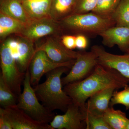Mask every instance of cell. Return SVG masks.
Listing matches in <instances>:
<instances>
[{
  "mask_svg": "<svg viewBox=\"0 0 129 129\" xmlns=\"http://www.w3.org/2000/svg\"><path fill=\"white\" fill-rule=\"evenodd\" d=\"M129 79L113 69L98 64L85 79L64 86L63 89L73 103L84 109L88 99L95 93L108 88L121 89L128 85Z\"/></svg>",
  "mask_w": 129,
  "mask_h": 129,
  "instance_id": "cell-1",
  "label": "cell"
},
{
  "mask_svg": "<svg viewBox=\"0 0 129 129\" xmlns=\"http://www.w3.org/2000/svg\"><path fill=\"white\" fill-rule=\"evenodd\" d=\"M70 69L66 67L57 68L46 74V80L44 83L34 87L39 100L51 111L58 109L65 112L73 102L62 88L61 78L63 74Z\"/></svg>",
  "mask_w": 129,
  "mask_h": 129,
  "instance_id": "cell-2",
  "label": "cell"
},
{
  "mask_svg": "<svg viewBox=\"0 0 129 129\" xmlns=\"http://www.w3.org/2000/svg\"><path fill=\"white\" fill-rule=\"evenodd\" d=\"M60 21L61 24L67 29L90 36L99 35L106 29L115 25L112 18L102 17L91 12L83 14L72 13Z\"/></svg>",
  "mask_w": 129,
  "mask_h": 129,
  "instance_id": "cell-3",
  "label": "cell"
},
{
  "mask_svg": "<svg viewBox=\"0 0 129 129\" xmlns=\"http://www.w3.org/2000/svg\"><path fill=\"white\" fill-rule=\"evenodd\" d=\"M28 70L25 72L23 92L18 97V107L34 120L42 123L50 124L55 114L40 103L30 83Z\"/></svg>",
  "mask_w": 129,
  "mask_h": 129,
  "instance_id": "cell-4",
  "label": "cell"
},
{
  "mask_svg": "<svg viewBox=\"0 0 129 129\" xmlns=\"http://www.w3.org/2000/svg\"><path fill=\"white\" fill-rule=\"evenodd\" d=\"M0 57L1 74L9 88L19 97L22 93L21 86L23 84L25 73H21L19 69L9 47L8 39L1 45Z\"/></svg>",
  "mask_w": 129,
  "mask_h": 129,
  "instance_id": "cell-5",
  "label": "cell"
},
{
  "mask_svg": "<svg viewBox=\"0 0 129 129\" xmlns=\"http://www.w3.org/2000/svg\"><path fill=\"white\" fill-rule=\"evenodd\" d=\"M98 64L96 55L92 51L80 52L70 71L61 78L63 86L85 79L93 72Z\"/></svg>",
  "mask_w": 129,
  "mask_h": 129,
  "instance_id": "cell-6",
  "label": "cell"
},
{
  "mask_svg": "<svg viewBox=\"0 0 129 129\" xmlns=\"http://www.w3.org/2000/svg\"><path fill=\"white\" fill-rule=\"evenodd\" d=\"M75 60L65 63H58L51 60L44 51L35 50L28 69L31 85L34 87L36 86L44 75L58 67H66L71 69Z\"/></svg>",
  "mask_w": 129,
  "mask_h": 129,
  "instance_id": "cell-7",
  "label": "cell"
},
{
  "mask_svg": "<svg viewBox=\"0 0 129 129\" xmlns=\"http://www.w3.org/2000/svg\"><path fill=\"white\" fill-rule=\"evenodd\" d=\"M62 115H55L50 125L53 129H86L85 109L72 102Z\"/></svg>",
  "mask_w": 129,
  "mask_h": 129,
  "instance_id": "cell-8",
  "label": "cell"
},
{
  "mask_svg": "<svg viewBox=\"0 0 129 129\" xmlns=\"http://www.w3.org/2000/svg\"><path fill=\"white\" fill-rule=\"evenodd\" d=\"M60 27L59 21L50 17L32 19L19 35L34 42L41 37L57 33L60 30Z\"/></svg>",
  "mask_w": 129,
  "mask_h": 129,
  "instance_id": "cell-9",
  "label": "cell"
},
{
  "mask_svg": "<svg viewBox=\"0 0 129 129\" xmlns=\"http://www.w3.org/2000/svg\"><path fill=\"white\" fill-rule=\"evenodd\" d=\"M91 51L97 57L98 64L113 69L125 78L129 79V53L118 55L108 52L101 46H93Z\"/></svg>",
  "mask_w": 129,
  "mask_h": 129,
  "instance_id": "cell-10",
  "label": "cell"
},
{
  "mask_svg": "<svg viewBox=\"0 0 129 129\" xmlns=\"http://www.w3.org/2000/svg\"><path fill=\"white\" fill-rule=\"evenodd\" d=\"M37 50L44 51L51 60L58 63L75 61L80 53L68 49L61 41L52 37L48 38L44 43L37 47L36 50Z\"/></svg>",
  "mask_w": 129,
  "mask_h": 129,
  "instance_id": "cell-11",
  "label": "cell"
},
{
  "mask_svg": "<svg viewBox=\"0 0 129 129\" xmlns=\"http://www.w3.org/2000/svg\"><path fill=\"white\" fill-rule=\"evenodd\" d=\"M4 109L13 129H53L50 124L42 123L34 120L17 105Z\"/></svg>",
  "mask_w": 129,
  "mask_h": 129,
  "instance_id": "cell-12",
  "label": "cell"
},
{
  "mask_svg": "<svg viewBox=\"0 0 129 129\" xmlns=\"http://www.w3.org/2000/svg\"><path fill=\"white\" fill-rule=\"evenodd\" d=\"M103 45L109 47L117 45L122 51L127 53L129 48V27H111L99 35Z\"/></svg>",
  "mask_w": 129,
  "mask_h": 129,
  "instance_id": "cell-13",
  "label": "cell"
},
{
  "mask_svg": "<svg viewBox=\"0 0 129 129\" xmlns=\"http://www.w3.org/2000/svg\"><path fill=\"white\" fill-rule=\"evenodd\" d=\"M115 88H106L92 95L86 102V111L91 113L104 115L109 107L110 101Z\"/></svg>",
  "mask_w": 129,
  "mask_h": 129,
  "instance_id": "cell-14",
  "label": "cell"
},
{
  "mask_svg": "<svg viewBox=\"0 0 129 129\" xmlns=\"http://www.w3.org/2000/svg\"><path fill=\"white\" fill-rule=\"evenodd\" d=\"M18 41V56L16 62L21 73H25L28 69L32 57L35 52L34 42L20 36Z\"/></svg>",
  "mask_w": 129,
  "mask_h": 129,
  "instance_id": "cell-15",
  "label": "cell"
},
{
  "mask_svg": "<svg viewBox=\"0 0 129 129\" xmlns=\"http://www.w3.org/2000/svg\"><path fill=\"white\" fill-rule=\"evenodd\" d=\"M1 12L27 25L32 20L29 17L20 0H1Z\"/></svg>",
  "mask_w": 129,
  "mask_h": 129,
  "instance_id": "cell-16",
  "label": "cell"
},
{
  "mask_svg": "<svg viewBox=\"0 0 129 129\" xmlns=\"http://www.w3.org/2000/svg\"><path fill=\"white\" fill-rule=\"evenodd\" d=\"M51 2V0H30L22 3L29 17L37 19L50 17Z\"/></svg>",
  "mask_w": 129,
  "mask_h": 129,
  "instance_id": "cell-17",
  "label": "cell"
},
{
  "mask_svg": "<svg viewBox=\"0 0 129 129\" xmlns=\"http://www.w3.org/2000/svg\"><path fill=\"white\" fill-rule=\"evenodd\" d=\"M76 0H51L50 17L56 21H61L73 12Z\"/></svg>",
  "mask_w": 129,
  "mask_h": 129,
  "instance_id": "cell-18",
  "label": "cell"
},
{
  "mask_svg": "<svg viewBox=\"0 0 129 129\" xmlns=\"http://www.w3.org/2000/svg\"><path fill=\"white\" fill-rule=\"evenodd\" d=\"M25 24L6 14L0 13V37L3 39L12 34H19Z\"/></svg>",
  "mask_w": 129,
  "mask_h": 129,
  "instance_id": "cell-19",
  "label": "cell"
},
{
  "mask_svg": "<svg viewBox=\"0 0 129 129\" xmlns=\"http://www.w3.org/2000/svg\"><path fill=\"white\" fill-rule=\"evenodd\" d=\"M103 116L111 129H126L129 119L125 113L109 107Z\"/></svg>",
  "mask_w": 129,
  "mask_h": 129,
  "instance_id": "cell-20",
  "label": "cell"
},
{
  "mask_svg": "<svg viewBox=\"0 0 129 129\" xmlns=\"http://www.w3.org/2000/svg\"><path fill=\"white\" fill-rule=\"evenodd\" d=\"M18 96L9 88L1 74H0V106L1 108H6L17 105Z\"/></svg>",
  "mask_w": 129,
  "mask_h": 129,
  "instance_id": "cell-21",
  "label": "cell"
},
{
  "mask_svg": "<svg viewBox=\"0 0 129 129\" xmlns=\"http://www.w3.org/2000/svg\"><path fill=\"white\" fill-rule=\"evenodd\" d=\"M111 18L116 26L129 27V0H121Z\"/></svg>",
  "mask_w": 129,
  "mask_h": 129,
  "instance_id": "cell-22",
  "label": "cell"
},
{
  "mask_svg": "<svg viewBox=\"0 0 129 129\" xmlns=\"http://www.w3.org/2000/svg\"><path fill=\"white\" fill-rule=\"evenodd\" d=\"M121 0H98L95 7L91 12L99 16L111 18Z\"/></svg>",
  "mask_w": 129,
  "mask_h": 129,
  "instance_id": "cell-23",
  "label": "cell"
},
{
  "mask_svg": "<svg viewBox=\"0 0 129 129\" xmlns=\"http://www.w3.org/2000/svg\"><path fill=\"white\" fill-rule=\"evenodd\" d=\"M85 121L86 129H111L103 115L91 113L85 109Z\"/></svg>",
  "mask_w": 129,
  "mask_h": 129,
  "instance_id": "cell-24",
  "label": "cell"
},
{
  "mask_svg": "<svg viewBox=\"0 0 129 129\" xmlns=\"http://www.w3.org/2000/svg\"><path fill=\"white\" fill-rule=\"evenodd\" d=\"M123 105L127 110H129V86H126L120 91L115 90L110 101L109 106L113 107L117 104Z\"/></svg>",
  "mask_w": 129,
  "mask_h": 129,
  "instance_id": "cell-25",
  "label": "cell"
},
{
  "mask_svg": "<svg viewBox=\"0 0 129 129\" xmlns=\"http://www.w3.org/2000/svg\"><path fill=\"white\" fill-rule=\"evenodd\" d=\"M98 0H76L73 13L83 14L92 12Z\"/></svg>",
  "mask_w": 129,
  "mask_h": 129,
  "instance_id": "cell-26",
  "label": "cell"
},
{
  "mask_svg": "<svg viewBox=\"0 0 129 129\" xmlns=\"http://www.w3.org/2000/svg\"><path fill=\"white\" fill-rule=\"evenodd\" d=\"M0 129H13L9 118L2 108H0Z\"/></svg>",
  "mask_w": 129,
  "mask_h": 129,
  "instance_id": "cell-27",
  "label": "cell"
},
{
  "mask_svg": "<svg viewBox=\"0 0 129 129\" xmlns=\"http://www.w3.org/2000/svg\"><path fill=\"white\" fill-rule=\"evenodd\" d=\"M61 41L63 45L68 49L73 50L76 48V36L64 35L61 37Z\"/></svg>",
  "mask_w": 129,
  "mask_h": 129,
  "instance_id": "cell-28",
  "label": "cell"
},
{
  "mask_svg": "<svg viewBox=\"0 0 129 129\" xmlns=\"http://www.w3.org/2000/svg\"><path fill=\"white\" fill-rule=\"evenodd\" d=\"M88 40L86 36L79 34L76 36V48L80 50L85 49L88 45Z\"/></svg>",
  "mask_w": 129,
  "mask_h": 129,
  "instance_id": "cell-29",
  "label": "cell"
},
{
  "mask_svg": "<svg viewBox=\"0 0 129 129\" xmlns=\"http://www.w3.org/2000/svg\"><path fill=\"white\" fill-rule=\"evenodd\" d=\"M126 129H129V120H128V123H127Z\"/></svg>",
  "mask_w": 129,
  "mask_h": 129,
  "instance_id": "cell-30",
  "label": "cell"
},
{
  "mask_svg": "<svg viewBox=\"0 0 129 129\" xmlns=\"http://www.w3.org/2000/svg\"><path fill=\"white\" fill-rule=\"evenodd\" d=\"M21 2H24L27 1H30V0H20Z\"/></svg>",
  "mask_w": 129,
  "mask_h": 129,
  "instance_id": "cell-31",
  "label": "cell"
},
{
  "mask_svg": "<svg viewBox=\"0 0 129 129\" xmlns=\"http://www.w3.org/2000/svg\"><path fill=\"white\" fill-rule=\"evenodd\" d=\"M129 53V48L128 49V51H127V53Z\"/></svg>",
  "mask_w": 129,
  "mask_h": 129,
  "instance_id": "cell-32",
  "label": "cell"
}]
</instances>
